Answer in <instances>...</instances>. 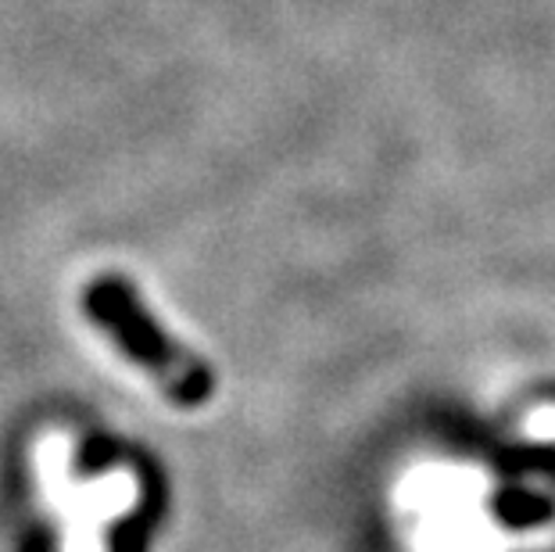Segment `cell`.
<instances>
[{"label":"cell","mask_w":555,"mask_h":552,"mask_svg":"<svg viewBox=\"0 0 555 552\" xmlns=\"http://www.w3.org/2000/svg\"><path fill=\"white\" fill-rule=\"evenodd\" d=\"M530 434L541 441L555 438V409H538V413L530 416Z\"/></svg>","instance_id":"cell-2"},{"label":"cell","mask_w":555,"mask_h":552,"mask_svg":"<svg viewBox=\"0 0 555 552\" xmlns=\"http://www.w3.org/2000/svg\"><path fill=\"white\" fill-rule=\"evenodd\" d=\"M82 309L133 362H140L180 402H201L211 391L208 370L151 320L137 291L119 277H98L82 295Z\"/></svg>","instance_id":"cell-1"}]
</instances>
